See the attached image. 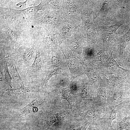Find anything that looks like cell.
Segmentation results:
<instances>
[{"label": "cell", "mask_w": 130, "mask_h": 130, "mask_svg": "<svg viewBox=\"0 0 130 130\" xmlns=\"http://www.w3.org/2000/svg\"><path fill=\"white\" fill-rule=\"evenodd\" d=\"M108 52L100 43L88 45L84 48L82 59L84 62L98 68L109 57L110 55Z\"/></svg>", "instance_id": "1"}, {"label": "cell", "mask_w": 130, "mask_h": 130, "mask_svg": "<svg viewBox=\"0 0 130 130\" xmlns=\"http://www.w3.org/2000/svg\"><path fill=\"white\" fill-rule=\"evenodd\" d=\"M126 22L125 21L122 20L111 26L96 27V29L102 38V42L101 44L106 51H108L110 49L112 42L117 34L118 29Z\"/></svg>", "instance_id": "2"}, {"label": "cell", "mask_w": 130, "mask_h": 130, "mask_svg": "<svg viewBox=\"0 0 130 130\" xmlns=\"http://www.w3.org/2000/svg\"><path fill=\"white\" fill-rule=\"evenodd\" d=\"M111 52L108 59L99 68L98 70L106 75L124 77L130 74V70L122 68L118 64Z\"/></svg>", "instance_id": "3"}, {"label": "cell", "mask_w": 130, "mask_h": 130, "mask_svg": "<svg viewBox=\"0 0 130 130\" xmlns=\"http://www.w3.org/2000/svg\"><path fill=\"white\" fill-rule=\"evenodd\" d=\"M106 83L107 84L108 87V92L106 94L108 104L116 108L124 104L125 100L130 99L129 91H121L116 86L111 84Z\"/></svg>", "instance_id": "4"}, {"label": "cell", "mask_w": 130, "mask_h": 130, "mask_svg": "<svg viewBox=\"0 0 130 130\" xmlns=\"http://www.w3.org/2000/svg\"><path fill=\"white\" fill-rule=\"evenodd\" d=\"M72 76L73 78L86 74V69L83 59L73 54L63 51Z\"/></svg>", "instance_id": "5"}, {"label": "cell", "mask_w": 130, "mask_h": 130, "mask_svg": "<svg viewBox=\"0 0 130 130\" xmlns=\"http://www.w3.org/2000/svg\"><path fill=\"white\" fill-rule=\"evenodd\" d=\"M35 49L34 44H25L20 46L17 52L11 55L20 64L29 67L33 58Z\"/></svg>", "instance_id": "6"}, {"label": "cell", "mask_w": 130, "mask_h": 130, "mask_svg": "<svg viewBox=\"0 0 130 130\" xmlns=\"http://www.w3.org/2000/svg\"><path fill=\"white\" fill-rule=\"evenodd\" d=\"M84 31L88 43V44H96L97 42L96 26L93 24L92 19V13L87 11L83 14Z\"/></svg>", "instance_id": "7"}, {"label": "cell", "mask_w": 130, "mask_h": 130, "mask_svg": "<svg viewBox=\"0 0 130 130\" xmlns=\"http://www.w3.org/2000/svg\"><path fill=\"white\" fill-rule=\"evenodd\" d=\"M0 38H5L15 47L19 46L20 38V31L14 26L13 28L8 24L0 23Z\"/></svg>", "instance_id": "8"}, {"label": "cell", "mask_w": 130, "mask_h": 130, "mask_svg": "<svg viewBox=\"0 0 130 130\" xmlns=\"http://www.w3.org/2000/svg\"><path fill=\"white\" fill-rule=\"evenodd\" d=\"M100 76L106 83L112 84L124 91L130 90V74L124 77L109 75L99 71Z\"/></svg>", "instance_id": "9"}, {"label": "cell", "mask_w": 130, "mask_h": 130, "mask_svg": "<svg viewBox=\"0 0 130 130\" xmlns=\"http://www.w3.org/2000/svg\"><path fill=\"white\" fill-rule=\"evenodd\" d=\"M84 62L86 74L92 86L97 90L100 87L107 85L100 76L98 68L87 62Z\"/></svg>", "instance_id": "10"}, {"label": "cell", "mask_w": 130, "mask_h": 130, "mask_svg": "<svg viewBox=\"0 0 130 130\" xmlns=\"http://www.w3.org/2000/svg\"><path fill=\"white\" fill-rule=\"evenodd\" d=\"M41 43L34 44L36 55L33 63L28 67L26 74L29 76H37L44 71V68L41 61L40 52Z\"/></svg>", "instance_id": "11"}, {"label": "cell", "mask_w": 130, "mask_h": 130, "mask_svg": "<svg viewBox=\"0 0 130 130\" xmlns=\"http://www.w3.org/2000/svg\"><path fill=\"white\" fill-rule=\"evenodd\" d=\"M45 102V99H39L37 98L34 99L24 107L16 110L13 117L14 118H18L28 115L32 112H36L38 110V108L41 106Z\"/></svg>", "instance_id": "12"}, {"label": "cell", "mask_w": 130, "mask_h": 130, "mask_svg": "<svg viewBox=\"0 0 130 130\" xmlns=\"http://www.w3.org/2000/svg\"><path fill=\"white\" fill-rule=\"evenodd\" d=\"M34 90L25 86L24 84L18 88H10L7 89H0L1 98L5 97L13 98L15 97H22L26 94L34 92Z\"/></svg>", "instance_id": "13"}, {"label": "cell", "mask_w": 130, "mask_h": 130, "mask_svg": "<svg viewBox=\"0 0 130 130\" xmlns=\"http://www.w3.org/2000/svg\"><path fill=\"white\" fill-rule=\"evenodd\" d=\"M49 1H41L40 4L37 6L28 7L26 9L21 10H17L12 9L13 11L17 13H23L30 17L38 13V11L50 8L52 6L49 4Z\"/></svg>", "instance_id": "14"}, {"label": "cell", "mask_w": 130, "mask_h": 130, "mask_svg": "<svg viewBox=\"0 0 130 130\" xmlns=\"http://www.w3.org/2000/svg\"><path fill=\"white\" fill-rule=\"evenodd\" d=\"M123 0H105L102 6L95 18L99 16L106 15L111 11L114 9L119 7Z\"/></svg>", "instance_id": "15"}, {"label": "cell", "mask_w": 130, "mask_h": 130, "mask_svg": "<svg viewBox=\"0 0 130 130\" xmlns=\"http://www.w3.org/2000/svg\"><path fill=\"white\" fill-rule=\"evenodd\" d=\"M39 31L43 38L42 42L47 46L49 52H56L58 49V44L51 33L45 32L42 29H39Z\"/></svg>", "instance_id": "16"}, {"label": "cell", "mask_w": 130, "mask_h": 130, "mask_svg": "<svg viewBox=\"0 0 130 130\" xmlns=\"http://www.w3.org/2000/svg\"><path fill=\"white\" fill-rule=\"evenodd\" d=\"M4 61L6 62L9 66L13 78L17 81L21 85H24L22 79L17 70L15 61L11 55L4 56Z\"/></svg>", "instance_id": "17"}, {"label": "cell", "mask_w": 130, "mask_h": 130, "mask_svg": "<svg viewBox=\"0 0 130 130\" xmlns=\"http://www.w3.org/2000/svg\"><path fill=\"white\" fill-rule=\"evenodd\" d=\"M69 87L66 88L59 87L58 89L61 95L60 98L66 100L69 103L72 110H73L75 108V96Z\"/></svg>", "instance_id": "18"}, {"label": "cell", "mask_w": 130, "mask_h": 130, "mask_svg": "<svg viewBox=\"0 0 130 130\" xmlns=\"http://www.w3.org/2000/svg\"><path fill=\"white\" fill-rule=\"evenodd\" d=\"M106 112L101 119L110 128L112 127V121L116 118L117 112L115 107L107 104L106 106Z\"/></svg>", "instance_id": "19"}, {"label": "cell", "mask_w": 130, "mask_h": 130, "mask_svg": "<svg viewBox=\"0 0 130 130\" xmlns=\"http://www.w3.org/2000/svg\"><path fill=\"white\" fill-rule=\"evenodd\" d=\"M107 85L99 87L97 89L96 103L97 105L101 108L106 106L107 104L106 94Z\"/></svg>", "instance_id": "20"}, {"label": "cell", "mask_w": 130, "mask_h": 130, "mask_svg": "<svg viewBox=\"0 0 130 130\" xmlns=\"http://www.w3.org/2000/svg\"><path fill=\"white\" fill-rule=\"evenodd\" d=\"M130 40V27L127 32L124 35L118 38L117 41L120 46L119 54V59H121L123 57V55L125 49Z\"/></svg>", "instance_id": "21"}, {"label": "cell", "mask_w": 130, "mask_h": 130, "mask_svg": "<svg viewBox=\"0 0 130 130\" xmlns=\"http://www.w3.org/2000/svg\"><path fill=\"white\" fill-rule=\"evenodd\" d=\"M88 79L84 78L83 80L81 87L80 95L82 100L86 101L90 98L91 84Z\"/></svg>", "instance_id": "22"}, {"label": "cell", "mask_w": 130, "mask_h": 130, "mask_svg": "<svg viewBox=\"0 0 130 130\" xmlns=\"http://www.w3.org/2000/svg\"><path fill=\"white\" fill-rule=\"evenodd\" d=\"M62 69L61 68H53L51 69H48L46 77L43 81L39 84V87L43 89L46 88L49 80L53 76L60 73Z\"/></svg>", "instance_id": "23"}, {"label": "cell", "mask_w": 130, "mask_h": 130, "mask_svg": "<svg viewBox=\"0 0 130 130\" xmlns=\"http://www.w3.org/2000/svg\"><path fill=\"white\" fill-rule=\"evenodd\" d=\"M45 119L43 128L48 130L53 124L58 121L55 114L51 113L47 111H45Z\"/></svg>", "instance_id": "24"}, {"label": "cell", "mask_w": 130, "mask_h": 130, "mask_svg": "<svg viewBox=\"0 0 130 130\" xmlns=\"http://www.w3.org/2000/svg\"><path fill=\"white\" fill-rule=\"evenodd\" d=\"M79 113L78 112L72 110L57 113L55 114L57 119L59 120L71 119L78 115Z\"/></svg>", "instance_id": "25"}, {"label": "cell", "mask_w": 130, "mask_h": 130, "mask_svg": "<svg viewBox=\"0 0 130 130\" xmlns=\"http://www.w3.org/2000/svg\"><path fill=\"white\" fill-rule=\"evenodd\" d=\"M4 63V69L3 71L1 73V77L0 78V81L6 83L11 88H12V80L13 78L9 73L7 64L5 61Z\"/></svg>", "instance_id": "26"}, {"label": "cell", "mask_w": 130, "mask_h": 130, "mask_svg": "<svg viewBox=\"0 0 130 130\" xmlns=\"http://www.w3.org/2000/svg\"><path fill=\"white\" fill-rule=\"evenodd\" d=\"M55 52H49V53L46 58V60L48 65L50 66L53 67H57L59 64V59L57 56L55 55Z\"/></svg>", "instance_id": "27"}, {"label": "cell", "mask_w": 130, "mask_h": 130, "mask_svg": "<svg viewBox=\"0 0 130 130\" xmlns=\"http://www.w3.org/2000/svg\"><path fill=\"white\" fill-rule=\"evenodd\" d=\"M83 116L86 120L91 122L96 121L98 117V113L92 109L87 111L84 114Z\"/></svg>", "instance_id": "28"}, {"label": "cell", "mask_w": 130, "mask_h": 130, "mask_svg": "<svg viewBox=\"0 0 130 130\" xmlns=\"http://www.w3.org/2000/svg\"><path fill=\"white\" fill-rule=\"evenodd\" d=\"M117 127L115 129L112 127L110 128V130H123L124 129L129 130L130 129V124H128L123 122L121 119H117Z\"/></svg>", "instance_id": "29"}, {"label": "cell", "mask_w": 130, "mask_h": 130, "mask_svg": "<svg viewBox=\"0 0 130 130\" xmlns=\"http://www.w3.org/2000/svg\"><path fill=\"white\" fill-rule=\"evenodd\" d=\"M125 52V55L124 57L120 59L121 63L124 64L130 63V52L127 50H126Z\"/></svg>", "instance_id": "30"}, {"label": "cell", "mask_w": 130, "mask_h": 130, "mask_svg": "<svg viewBox=\"0 0 130 130\" xmlns=\"http://www.w3.org/2000/svg\"><path fill=\"white\" fill-rule=\"evenodd\" d=\"M10 10V8H4L0 6V15L7 13L9 12Z\"/></svg>", "instance_id": "31"}, {"label": "cell", "mask_w": 130, "mask_h": 130, "mask_svg": "<svg viewBox=\"0 0 130 130\" xmlns=\"http://www.w3.org/2000/svg\"><path fill=\"white\" fill-rule=\"evenodd\" d=\"M89 124V123L87 122L82 126L81 127L77 129H74L73 130H86Z\"/></svg>", "instance_id": "32"}, {"label": "cell", "mask_w": 130, "mask_h": 130, "mask_svg": "<svg viewBox=\"0 0 130 130\" xmlns=\"http://www.w3.org/2000/svg\"><path fill=\"white\" fill-rule=\"evenodd\" d=\"M122 120L126 124H130V114L127 115L122 119Z\"/></svg>", "instance_id": "33"}, {"label": "cell", "mask_w": 130, "mask_h": 130, "mask_svg": "<svg viewBox=\"0 0 130 130\" xmlns=\"http://www.w3.org/2000/svg\"><path fill=\"white\" fill-rule=\"evenodd\" d=\"M9 0H0V4L2 5L3 4H5L6 3H7V2H9Z\"/></svg>", "instance_id": "34"}, {"label": "cell", "mask_w": 130, "mask_h": 130, "mask_svg": "<svg viewBox=\"0 0 130 130\" xmlns=\"http://www.w3.org/2000/svg\"><path fill=\"white\" fill-rule=\"evenodd\" d=\"M129 16H130V6L129 7Z\"/></svg>", "instance_id": "35"}, {"label": "cell", "mask_w": 130, "mask_h": 130, "mask_svg": "<svg viewBox=\"0 0 130 130\" xmlns=\"http://www.w3.org/2000/svg\"><path fill=\"white\" fill-rule=\"evenodd\" d=\"M128 108H129V109H130V102L129 103V105L128 107Z\"/></svg>", "instance_id": "36"}, {"label": "cell", "mask_w": 130, "mask_h": 130, "mask_svg": "<svg viewBox=\"0 0 130 130\" xmlns=\"http://www.w3.org/2000/svg\"></svg>", "instance_id": "37"}]
</instances>
